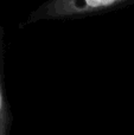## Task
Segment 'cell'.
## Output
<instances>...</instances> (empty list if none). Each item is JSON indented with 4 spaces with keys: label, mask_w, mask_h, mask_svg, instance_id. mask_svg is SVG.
I'll use <instances>...</instances> for the list:
<instances>
[{
    "label": "cell",
    "mask_w": 134,
    "mask_h": 135,
    "mask_svg": "<svg viewBox=\"0 0 134 135\" xmlns=\"http://www.w3.org/2000/svg\"><path fill=\"white\" fill-rule=\"evenodd\" d=\"M128 0H50L37 12L38 18H71L111 8Z\"/></svg>",
    "instance_id": "1"
},
{
    "label": "cell",
    "mask_w": 134,
    "mask_h": 135,
    "mask_svg": "<svg viewBox=\"0 0 134 135\" xmlns=\"http://www.w3.org/2000/svg\"><path fill=\"white\" fill-rule=\"evenodd\" d=\"M9 123H11V119H9L8 107L5 101L4 91H2L1 74H0V135H8Z\"/></svg>",
    "instance_id": "2"
}]
</instances>
